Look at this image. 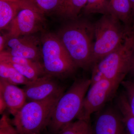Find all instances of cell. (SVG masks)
Returning <instances> with one entry per match:
<instances>
[{"label": "cell", "mask_w": 134, "mask_h": 134, "mask_svg": "<svg viewBox=\"0 0 134 134\" xmlns=\"http://www.w3.org/2000/svg\"><path fill=\"white\" fill-rule=\"evenodd\" d=\"M130 109L134 116V81H123L121 83Z\"/></svg>", "instance_id": "44dd1931"}, {"label": "cell", "mask_w": 134, "mask_h": 134, "mask_svg": "<svg viewBox=\"0 0 134 134\" xmlns=\"http://www.w3.org/2000/svg\"><path fill=\"white\" fill-rule=\"evenodd\" d=\"M7 40V37L5 34L1 35L0 36V52H1L4 50Z\"/></svg>", "instance_id": "603a6c76"}, {"label": "cell", "mask_w": 134, "mask_h": 134, "mask_svg": "<svg viewBox=\"0 0 134 134\" xmlns=\"http://www.w3.org/2000/svg\"><path fill=\"white\" fill-rule=\"evenodd\" d=\"M58 134H93L90 121L77 119L64 126Z\"/></svg>", "instance_id": "ac0fdd59"}, {"label": "cell", "mask_w": 134, "mask_h": 134, "mask_svg": "<svg viewBox=\"0 0 134 134\" xmlns=\"http://www.w3.org/2000/svg\"><path fill=\"white\" fill-rule=\"evenodd\" d=\"M91 84L90 79H78L63 93L54 109L48 125L53 133L58 134L64 126L77 119Z\"/></svg>", "instance_id": "5b68a950"}, {"label": "cell", "mask_w": 134, "mask_h": 134, "mask_svg": "<svg viewBox=\"0 0 134 134\" xmlns=\"http://www.w3.org/2000/svg\"><path fill=\"white\" fill-rule=\"evenodd\" d=\"M0 134H19L17 130L10 123L8 117L3 114L0 120Z\"/></svg>", "instance_id": "7402d4cb"}, {"label": "cell", "mask_w": 134, "mask_h": 134, "mask_svg": "<svg viewBox=\"0 0 134 134\" xmlns=\"http://www.w3.org/2000/svg\"><path fill=\"white\" fill-rule=\"evenodd\" d=\"M134 53V26L116 49L93 65L91 84L104 79L121 84L130 72Z\"/></svg>", "instance_id": "7a4b0ae2"}, {"label": "cell", "mask_w": 134, "mask_h": 134, "mask_svg": "<svg viewBox=\"0 0 134 134\" xmlns=\"http://www.w3.org/2000/svg\"><path fill=\"white\" fill-rule=\"evenodd\" d=\"M44 14L57 11L62 0H32Z\"/></svg>", "instance_id": "ffe728a7"}, {"label": "cell", "mask_w": 134, "mask_h": 134, "mask_svg": "<svg viewBox=\"0 0 134 134\" xmlns=\"http://www.w3.org/2000/svg\"><path fill=\"white\" fill-rule=\"evenodd\" d=\"M63 91L48 98L26 102L14 116L12 123L19 134H35L48 126Z\"/></svg>", "instance_id": "3957f363"}, {"label": "cell", "mask_w": 134, "mask_h": 134, "mask_svg": "<svg viewBox=\"0 0 134 134\" xmlns=\"http://www.w3.org/2000/svg\"><path fill=\"white\" fill-rule=\"evenodd\" d=\"M0 97L3 99L7 108L14 116L26 102L23 89L1 79Z\"/></svg>", "instance_id": "7c38bea8"}, {"label": "cell", "mask_w": 134, "mask_h": 134, "mask_svg": "<svg viewBox=\"0 0 134 134\" xmlns=\"http://www.w3.org/2000/svg\"><path fill=\"white\" fill-rule=\"evenodd\" d=\"M29 0L0 1V29H7L18 11Z\"/></svg>", "instance_id": "4fadbf2b"}, {"label": "cell", "mask_w": 134, "mask_h": 134, "mask_svg": "<svg viewBox=\"0 0 134 134\" xmlns=\"http://www.w3.org/2000/svg\"><path fill=\"white\" fill-rule=\"evenodd\" d=\"M0 79L16 85H27L31 81L11 65L2 61H0Z\"/></svg>", "instance_id": "2e32d148"}, {"label": "cell", "mask_w": 134, "mask_h": 134, "mask_svg": "<svg viewBox=\"0 0 134 134\" xmlns=\"http://www.w3.org/2000/svg\"><path fill=\"white\" fill-rule=\"evenodd\" d=\"M41 41V55L45 72L52 76L70 74L77 67L58 35L47 33Z\"/></svg>", "instance_id": "8992f818"}, {"label": "cell", "mask_w": 134, "mask_h": 134, "mask_svg": "<svg viewBox=\"0 0 134 134\" xmlns=\"http://www.w3.org/2000/svg\"><path fill=\"white\" fill-rule=\"evenodd\" d=\"M116 105L123 117L127 133L134 134V116L130 109L125 93H121L117 98Z\"/></svg>", "instance_id": "e0dca14e"}, {"label": "cell", "mask_w": 134, "mask_h": 134, "mask_svg": "<svg viewBox=\"0 0 134 134\" xmlns=\"http://www.w3.org/2000/svg\"><path fill=\"white\" fill-rule=\"evenodd\" d=\"M57 35L77 68L86 69L93 66V23L78 18L69 21Z\"/></svg>", "instance_id": "6da1fadb"}, {"label": "cell", "mask_w": 134, "mask_h": 134, "mask_svg": "<svg viewBox=\"0 0 134 134\" xmlns=\"http://www.w3.org/2000/svg\"><path fill=\"white\" fill-rule=\"evenodd\" d=\"M6 108H7V106L5 101L2 97H0V113L1 114H3Z\"/></svg>", "instance_id": "cb8c5ba5"}, {"label": "cell", "mask_w": 134, "mask_h": 134, "mask_svg": "<svg viewBox=\"0 0 134 134\" xmlns=\"http://www.w3.org/2000/svg\"><path fill=\"white\" fill-rule=\"evenodd\" d=\"M44 14L32 0H29L7 28L8 32L5 34L7 40L10 38L32 35L38 31L44 21Z\"/></svg>", "instance_id": "ba28073f"}, {"label": "cell", "mask_w": 134, "mask_h": 134, "mask_svg": "<svg viewBox=\"0 0 134 134\" xmlns=\"http://www.w3.org/2000/svg\"><path fill=\"white\" fill-rule=\"evenodd\" d=\"M120 84L105 79L91 84L77 119L90 121L91 115L104 108L115 96Z\"/></svg>", "instance_id": "52a82bcc"}, {"label": "cell", "mask_w": 134, "mask_h": 134, "mask_svg": "<svg viewBox=\"0 0 134 134\" xmlns=\"http://www.w3.org/2000/svg\"><path fill=\"white\" fill-rule=\"evenodd\" d=\"M131 6H132V12H133V19L134 22V0H129Z\"/></svg>", "instance_id": "484cf974"}, {"label": "cell", "mask_w": 134, "mask_h": 134, "mask_svg": "<svg viewBox=\"0 0 134 134\" xmlns=\"http://www.w3.org/2000/svg\"><path fill=\"white\" fill-rule=\"evenodd\" d=\"M87 0H62L56 13L63 18L69 21L77 19L83 9Z\"/></svg>", "instance_id": "9a60e30c"}, {"label": "cell", "mask_w": 134, "mask_h": 134, "mask_svg": "<svg viewBox=\"0 0 134 134\" xmlns=\"http://www.w3.org/2000/svg\"><path fill=\"white\" fill-rule=\"evenodd\" d=\"M110 0H87L83 9L86 15L94 14H108V7Z\"/></svg>", "instance_id": "d6986e66"}, {"label": "cell", "mask_w": 134, "mask_h": 134, "mask_svg": "<svg viewBox=\"0 0 134 134\" xmlns=\"http://www.w3.org/2000/svg\"><path fill=\"white\" fill-rule=\"evenodd\" d=\"M3 51L15 57L39 62L41 58V41L32 35L10 38Z\"/></svg>", "instance_id": "30bf717a"}, {"label": "cell", "mask_w": 134, "mask_h": 134, "mask_svg": "<svg viewBox=\"0 0 134 134\" xmlns=\"http://www.w3.org/2000/svg\"><path fill=\"white\" fill-rule=\"evenodd\" d=\"M122 23L119 19L110 14L103 15L93 23L95 42L93 66L116 49L133 26H126Z\"/></svg>", "instance_id": "277c9868"}, {"label": "cell", "mask_w": 134, "mask_h": 134, "mask_svg": "<svg viewBox=\"0 0 134 134\" xmlns=\"http://www.w3.org/2000/svg\"><path fill=\"white\" fill-rule=\"evenodd\" d=\"M93 134H127L123 117L116 105L104 107L97 113Z\"/></svg>", "instance_id": "9c48e42d"}, {"label": "cell", "mask_w": 134, "mask_h": 134, "mask_svg": "<svg viewBox=\"0 0 134 134\" xmlns=\"http://www.w3.org/2000/svg\"><path fill=\"white\" fill-rule=\"evenodd\" d=\"M23 89L29 101L44 100L63 91L52 76L48 75L31 81Z\"/></svg>", "instance_id": "8fae6325"}, {"label": "cell", "mask_w": 134, "mask_h": 134, "mask_svg": "<svg viewBox=\"0 0 134 134\" xmlns=\"http://www.w3.org/2000/svg\"><path fill=\"white\" fill-rule=\"evenodd\" d=\"M130 72L134 76V53L133 58H132V65H131Z\"/></svg>", "instance_id": "d4e9b609"}, {"label": "cell", "mask_w": 134, "mask_h": 134, "mask_svg": "<svg viewBox=\"0 0 134 134\" xmlns=\"http://www.w3.org/2000/svg\"><path fill=\"white\" fill-rule=\"evenodd\" d=\"M108 13L119 19L125 26H132L133 19L129 0H110Z\"/></svg>", "instance_id": "5bb4252c"}]
</instances>
